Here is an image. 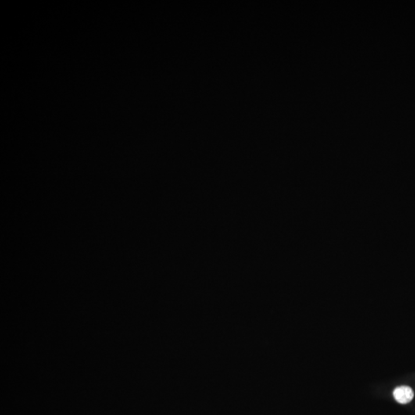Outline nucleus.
<instances>
[{"label":"nucleus","mask_w":415,"mask_h":415,"mask_svg":"<svg viewBox=\"0 0 415 415\" xmlns=\"http://www.w3.org/2000/svg\"><path fill=\"white\" fill-rule=\"evenodd\" d=\"M393 395L398 403L405 405L412 402L414 398V391L409 386H400L395 388Z\"/></svg>","instance_id":"nucleus-1"}]
</instances>
